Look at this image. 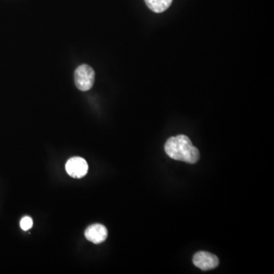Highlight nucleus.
Listing matches in <instances>:
<instances>
[{
  "label": "nucleus",
  "mask_w": 274,
  "mask_h": 274,
  "mask_svg": "<svg viewBox=\"0 0 274 274\" xmlns=\"http://www.w3.org/2000/svg\"><path fill=\"white\" fill-rule=\"evenodd\" d=\"M193 262L195 266L203 271L214 269L219 264V258L216 255L206 252L196 253L193 256Z\"/></svg>",
  "instance_id": "nucleus-4"
},
{
  "label": "nucleus",
  "mask_w": 274,
  "mask_h": 274,
  "mask_svg": "<svg viewBox=\"0 0 274 274\" xmlns=\"http://www.w3.org/2000/svg\"><path fill=\"white\" fill-rule=\"evenodd\" d=\"M94 70L90 66L83 64L77 67L75 71V83L77 88L81 91H88L94 85Z\"/></svg>",
  "instance_id": "nucleus-2"
},
{
  "label": "nucleus",
  "mask_w": 274,
  "mask_h": 274,
  "mask_svg": "<svg viewBox=\"0 0 274 274\" xmlns=\"http://www.w3.org/2000/svg\"><path fill=\"white\" fill-rule=\"evenodd\" d=\"M66 170L72 178L82 179L88 173V163L81 157L71 158L66 164Z\"/></svg>",
  "instance_id": "nucleus-3"
},
{
  "label": "nucleus",
  "mask_w": 274,
  "mask_h": 274,
  "mask_svg": "<svg viewBox=\"0 0 274 274\" xmlns=\"http://www.w3.org/2000/svg\"><path fill=\"white\" fill-rule=\"evenodd\" d=\"M20 226L24 231H28L33 226V220L29 216H24L20 222Z\"/></svg>",
  "instance_id": "nucleus-7"
},
{
  "label": "nucleus",
  "mask_w": 274,
  "mask_h": 274,
  "mask_svg": "<svg viewBox=\"0 0 274 274\" xmlns=\"http://www.w3.org/2000/svg\"><path fill=\"white\" fill-rule=\"evenodd\" d=\"M166 154L174 160L195 164L200 159V152L185 135L172 136L165 145Z\"/></svg>",
  "instance_id": "nucleus-1"
},
{
  "label": "nucleus",
  "mask_w": 274,
  "mask_h": 274,
  "mask_svg": "<svg viewBox=\"0 0 274 274\" xmlns=\"http://www.w3.org/2000/svg\"><path fill=\"white\" fill-rule=\"evenodd\" d=\"M85 236L92 243L101 244L107 238V230L101 224H94L86 229Z\"/></svg>",
  "instance_id": "nucleus-5"
},
{
  "label": "nucleus",
  "mask_w": 274,
  "mask_h": 274,
  "mask_svg": "<svg viewBox=\"0 0 274 274\" xmlns=\"http://www.w3.org/2000/svg\"><path fill=\"white\" fill-rule=\"evenodd\" d=\"M173 0H145L149 9L156 13H162L172 5Z\"/></svg>",
  "instance_id": "nucleus-6"
}]
</instances>
